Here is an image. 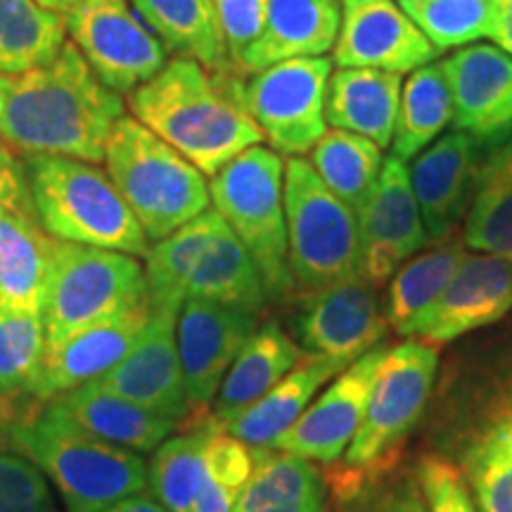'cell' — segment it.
I'll list each match as a JSON object with an SVG mask.
<instances>
[{
  "label": "cell",
  "instance_id": "cell-1",
  "mask_svg": "<svg viewBox=\"0 0 512 512\" xmlns=\"http://www.w3.org/2000/svg\"><path fill=\"white\" fill-rule=\"evenodd\" d=\"M121 117V95L93 74L72 41L43 67L0 76V138L22 157L102 164Z\"/></svg>",
  "mask_w": 512,
  "mask_h": 512
},
{
  "label": "cell",
  "instance_id": "cell-2",
  "mask_svg": "<svg viewBox=\"0 0 512 512\" xmlns=\"http://www.w3.org/2000/svg\"><path fill=\"white\" fill-rule=\"evenodd\" d=\"M235 76L233 69L209 72L192 57L176 55L128 95V105L140 124L211 178L264 140L235 95Z\"/></svg>",
  "mask_w": 512,
  "mask_h": 512
},
{
  "label": "cell",
  "instance_id": "cell-3",
  "mask_svg": "<svg viewBox=\"0 0 512 512\" xmlns=\"http://www.w3.org/2000/svg\"><path fill=\"white\" fill-rule=\"evenodd\" d=\"M36 221L55 240L147 256L150 240L117 185L98 164L24 157Z\"/></svg>",
  "mask_w": 512,
  "mask_h": 512
},
{
  "label": "cell",
  "instance_id": "cell-4",
  "mask_svg": "<svg viewBox=\"0 0 512 512\" xmlns=\"http://www.w3.org/2000/svg\"><path fill=\"white\" fill-rule=\"evenodd\" d=\"M8 444L55 484L69 512H100L147 486L140 453L81 432L50 406L36 418L19 420Z\"/></svg>",
  "mask_w": 512,
  "mask_h": 512
},
{
  "label": "cell",
  "instance_id": "cell-5",
  "mask_svg": "<svg viewBox=\"0 0 512 512\" xmlns=\"http://www.w3.org/2000/svg\"><path fill=\"white\" fill-rule=\"evenodd\" d=\"M105 171L152 242L169 238L211 204L207 176L133 114L112 128Z\"/></svg>",
  "mask_w": 512,
  "mask_h": 512
},
{
  "label": "cell",
  "instance_id": "cell-6",
  "mask_svg": "<svg viewBox=\"0 0 512 512\" xmlns=\"http://www.w3.org/2000/svg\"><path fill=\"white\" fill-rule=\"evenodd\" d=\"M209 195L259 268L268 302H287L294 283L287 256L285 159L271 147H249L211 176Z\"/></svg>",
  "mask_w": 512,
  "mask_h": 512
},
{
  "label": "cell",
  "instance_id": "cell-7",
  "mask_svg": "<svg viewBox=\"0 0 512 512\" xmlns=\"http://www.w3.org/2000/svg\"><path fill=\"white\" fill-rule=\"evenodd\" d=\"M143 304L150 294L136 256L55 240L43 306L48 349Z\"/></svg>",
  "mask_w": 512,
  "mask_h": 512
},
{
  "label": "cell",
  "instance_id": "cell-8",
  "mask_svg": "<svg viewBox=\"0 0 512 512\" xmlns=\"http://www.w3.org/2000/svg\"><path fill=\"white\" fill-rule=\"evenodd\" d=\"M285 219L294 292L361 275L356 211L332 195L304 157L285 159Z\"/></svg>",
  "mask_w": 512,
  "mask_h": 512
},
{
  "label": "cell",
  "instance_id": "cell-9",
  "mask_svg": "<svg viewBox=\"0 0 512 512\" xmlns=\"http://www.w3.org/2000/svg\"><path fill=\"white\" fill-rule=\"evenodd\" d=\"M332 57H297L235 76V95L280 157H304L328 133L325 100Z\"/></svg>",
  "mask_w": 512,
  "mask_h": 512
},
{
  "label": "cell",
  "instance_id": "cell-10",
  "mask_svg": "<svg viewBox=\"0 0 512 512\" xmlns=\"http://www.w3.org/2000/svg\"><path fill=\"white\" fill-rule=\"evenodd\" d=\"M439 354L420 339L387 347L354 441L344 453L349 467L370 470L380 465L413 430L430 401Z\"/></svg>",
  "mask_w": 512,
  "mask_h": 512
},
{
  "label": "cell",
  "instance_id": "cell-11",
  "mask_svg": "<svg viewBox=\"0 0 512 512\" xmlns=\"http://www.w3.org/2000/svg\"><path fill=\"white\" fill-rule=\"evenodd\" d=\"M64 22L69 41L117 95H131L169 62L166 43L128 8V0H93Z\"/></svg>",
  "mask_w": 512,
  "mask_h": 512
},
{
  "label": "cell",
  "instance_id": "cell-12",
  "mask_svg": "<svg viewBox=\"0 0 512 512\" xmlns=\"http://www.w3.org/2000/svg\"><path fill=\"white\" fill-rule=\"evenodd\" d=\"M377 290L380 287L368 283L363 275H354L323 290L299 294L294 335L304 354L354 363L380 347L389 323Z\"/></svg>",
  "mask_w": 512,
  "mask_h": 512
},
{
  "label": "cell",
  "instance_id": "cell-13",
  "mask_svg": "<svg viewBox=\"0 0 512 512\" xmlns=\"http://www.w3.org/2000/svg\"><path fill=\"white\" fill-rule=\"evenodd\" d=\"M361 275L382 287L430 242L408 176V162L389 155L366 202L356 211Z\"/></svg>",
  "mask_w": 512,
  "mask_h": 512
},
{
  "label": "cell",
  "instance_id": "cell-14",
  "mask_svg": "<svg viewBox=\"0 0 512 512\" xmlns=\"http://www.w3.org/2000/svg\"><path fill=\"white\" fill-rule=\"evenodd\" d=\"M439 57V50L408 17L399 0H342L332 64L411 74Z\"/></svg>",
  "mask_w": 512,
  "mask_h": 512
},
{
  "label": "cell",
  "instance_id": "cell-15",
  "mask_svg": "<svg viewBox=\"0 0 512 512\" xmlns=\"http://www.w3.org/2000/svg\"><path fill=\"white\" fill-rule=\"evenodd\" d=\"M512 311V264L501 256L475 252L444 287L439 299L408 325L401 337L446 344L489 328Z\"/></svg>",
  "mask_w": 512,
  "mask_h": 512
},
{
  "label": "cell",
  "instance_id": "cell-16",
  "mask_svg": "<svg viewBox=\"0 0 512 512\" xmlns=\"http://www.w3.org/2000/svg\"><path fill=\"white\" fill-rule=\"evenodd\" d=\"M259 328V316L204 299H185L176 318L185 396L190 411H204L219 394L235 356Z\"/></svg>",
  "mask_w": 512,
  "mask_h": 512
},
{
  "label": "cell",
  "instance_id": "cell-17",
  "mask_svg": "<svg viewBox=\"0 0 512 512\" xmlns=\"http://www.w3.org/2000/svg\"><path fill=\"white\" fill-rule=\"evenodd\" d=\"M384 354L387 344H380L344 368L325 392L311 401L292 430L271 448H280L311 463H337L361 427Z\"/></svg>",
  "mask_w": 512,
  "mask_h": 512
},
{
  "label": "cell",
  "instance_id": "cell-18",
  "mask_svg": "<svg viewBox=\"0 0 512 512\" xmlns=\"http://www.w3.org/2000/svg\"><path fill=\"white\" fill-rule=\"evenodd\" d=\"M453 95V128L484 150L512 136V57L494 43H472L441 60Z\"/></svg>",
  "mask_w": 512,
  "mask_h": 512
},
{
  "label": "cell",
  "instance_id": "cell-19",
  "mask_svg": "<svg viewBox=\"0 0 512 512\" xmlns=\"http://www.w3.org/2000/svg\"><path fill=\"white\" fill-rule=\"evenodd\" d=\"M176 318V313L152 309L136 347L95 382L159 418L183 422L192 411L178 358Z\"/></svg>",
  "mask_w": 512,
  "mask_h": 512
},
{
  "label": "cell",
  "instance_id": "cell-20",
  "mask_svg": "<svg viewBox=\"0 0 512 512\" xmlns=\"http://www.w3.org/2000/svg\"><path fill=\"white\" fill-rule=\"evenodd\" d=\"M484 152L475 138L453 128L411 159L408 176L430 242L451 238L465 221Z\"/></svg>",
  "mask_w": 512,
  "mask_h": 512
},
{
  "label": "cell",
  "instance_id": "cell-21",
  "mask_svg": "<svg viewBox=\"0 0 512 512\" xmlns=\"http://www.w3.org/2000/svg\"><path fill=\"white\" fill-rule=\"evenodd\" d=\"M150 316L152 306L143 304L50 347L31 399L53 401L81 384L98 380L136 347Z\"/></svg>",
  "mask_w": 512,
  "mask_h": 512
},
{
  "label": "cell",
  "instance_id": "cell-22",
  "mask_svg": "<svg viewBox=\"0 0 512 512\" xmlns=\"http://www.w3.org/2000/svg\"><path fill=\"white\" fill-rule=\"evenodd\" d=\"M342 0H268L266 27L242 55L238 74L247 76L297 57H325L335 48Z\"/></svg>",
  "mask_w": 512,
  "mask_h": 512
},
{
  "label": "cell",
  "instance_id": "cell-23",
  "mask_svg": "<svg viewBox=\"0 0 512 512\" xmlns=\"http://www.w3.org/2000/svg\"><path fill=\"white\" fill-rule=\"evenodd\" d=\"M48 406L81 432L136 453L155 451L178 427L174 420L159 418L136 403L105 392L95 380L57 396Z\"/></svg>",
  "mask_w": 512,
  "mask_h": 512
},
{
  "label": "cell",
  "instance_id": "cell-24",
  "mask_svg": "<svg viewBox=\"0 0 512 512\" xmlns=\"http://www.w3.org/2000/svg\"><path fill=\"white\" fill-rule=\"evenodd\" d=\"M53 249L34 214L0 207V309L43 316Z\"/></svg>",
  "mask_w": 512,
  "mask_h": 512
},
{
  "label": "cell",
  "instance_id": "cell-25",
  "mask_svg": "<svg viewBox=\"0 0 512 512\" xmlns=\"http://www.w3.org/2000/svg\"><path fill=\"white\" fill-rule=\"evenodd\" d=\"M351 363L342 358L306 354L299 366L290 370L271 392L252 403L223 430L249 448H268L292 430L294 422L311 406L320 389L330 384Z\"/></svg>",
  "mask_w": 512,
  "mask_h": 512
},
{
  "label": "cell",
  "instance_id": "cell-26",
  "mask_svg": "<svg viewBox=\"0 0 512 512\" xmlns=\"http://www.w3.org/2000/svg\"><path fill=\"white\" fill-rule=\"evenodd\" d=\"M403 76L377 69H332L325 100L328 126L392 147Z\"/></svg>",
  "mask_w": 512,
  "mask_h": 512
},
{
  "label": "cell",
  "instance_id": "cell-27",
  "mask_svg": "<svg viewBox=\"0 0 512 512\" xmlns=\"http://www.w3.org/2000/svg\"><path fill=\"white\" fill-rule=\"evenodd\" d=\"M304 356V349L275 320L259 325L223 377L214 399V420L219 425H228L238 418L297 368Z\"/></svg>",
  "mask_w": 512,
  "mask_h": 512
},
{
  "label": "cell",
  "instance_id": "cell-28",
  "mask_svg": "<svg viewBox=\"0 0 512 512\" xmlns=\"http://www.w3.org/2000/svg\"><path fill=\"white\" fill-rule=\"evenodd\" d=\"M254 470L233 512H323L328 489L311 460L280 448H252Z\"/></svg>",
  "mask_w": 512,
  "mask_h": 512
},
{
  "label": "cell",
  "instance_id": "cell-29",
  "mask_svg": "<svg viewBox=\"0 0 512 512\" xmlns=\"http://www.w3.org/2000/svg\"><path fill=\"white\" fill-rule=\"evenodd\" d=\"M188 299L233 306L254 316L266 309L268 294L259 268L223 219L192 268Z\"/></svg>",
  "mask_w": 512,
  "mask_h": 512
},
{
  "label": "cell",
  "instance_id": "cell-30",
  "mask_svg": "<svg viewBox=\"0 0 512 512\" xmlns=\"http://www.w3.org/2000/svg\"><path fill=\"white\" fill-rule=\"evenodd\" d=\"M463 242L512 264V136L484 152L463 221Z\"/></svg>",
  "mask_w": 512,
  "mask_h": 512
},
{
  "label": "cell",
  "instance_id": "cell-31",
  "mask_svg": "<svg viewBox=\"0 0 512 512\" xmlns=\"http://www.w3.org/2000/svg\"><path fill=\"white\" fill-rule=\"evenodd\" d=\"M131 5L166 48L192 57L209 72H228L226 43L211 0H131Z\"/></svg>",
  "mask_w": 512,
  "mask_h": 512
},
{
  "label": "cell",
  "instance_id": "cell-32",
  "mask_svg": "<svg viewBox=\"0 0 512 512\" xmlns=\"http://www.w3.org/2000/svg\"><path fill=\"white\" fill-rule=\"evenodd\" d=\"M467 247L463 238L434 242V247L418 252L403 264L387 283V302L384 316L396 335H403L415 318L422 316L437 302L444 287L463 264Z\"/></svg>",
  "mask_w": 512,
  "mask_h": 512
},
{
  "label": "cell",
  "instance_id": "cell-33",
  "mask_svg": "<svg viewBox=\"0 0 512 512\" xmlns=\"http://www.w3.org/2000/svg\"><path fill=\"white\" fill-rule=\"evenodd\" d=\"M453 124V95L444 64L434 60L408 74L401 88L392 157L411 162Z\"/></svg>",
  "mask_w": 512,
  "mask_h": 512
},
{
  "label": "cell",
  "instance_id": "cell-34",
  "mask_svg": "<svg viewBox=\"0 0 512 512\" xmlns=\"http://www.w3.org/2000/svg\"><path fill=\"white\" fill-rule=\"evenodd\" d=\"M221 216L216 209H207L204 214L185 223L169 238L155 242L145 256V283L150 294V306L157 311L176 313L188 299V280L200 259L204 247L209 245L211 235L219 226Z\"/></svg>",
  "mask_w": 512,
  "mask_h": 512
},
{
  "label": "cell",
  "instance_id": "cell-35",
  "mask_svg": "<svg viewBox=\"0 0 512 512\" xmlns=\"http://www.w3.org/2000/svg\"><path fill=\"white\" fill-rule=\"evenodd\" d=\"M67 43V22L38 0H0V76L55 60Z\"/></svg>",
  "mask_w": 512,
  "mask_h": 512
},
{
  "label": "cell",
  "instance_id": "cell-36",
  "mask_svg": "<svg viewBox=\"0 0 512 512\" xmlns=\"http://www.w3.org/2000/svg\"><path fill=\"white\" fill-rule=\"evenodd\" d=\"M309 164L332 195L358 211L382 174V147L349 131L328 128L309 152Z\"/></svg>",
  "mask_w": 512,
  "mask_h": 512
},
{
  "label": "cell",
  "instance_id": "cell-37",
  "mask_svg": "<svg viewBox=\"0 0 512 512\" xmlns=\"http://www.w3.org/2000/svg\"><path fill=\"white\" fill-rule=\"evenodd\" d=\"M216 427L223 425L209 418L195 430L169 437L155 448V456L147 467V484L152 498L169 512H192L202 479L204 448Z\"/></svg>",
  "mask_w": 512,
  "mask_h": 512
},
{
  "label": "cell",
  "instance_id": "cell-38",
  "mask_svg": "<svg viewBox=\"0 0 512 512\" xmlns=\"http://www.w3.org/2000/svg\"><path fill=\"white\" fill-rule=\"evenodd\" d=\"M463 470L482 512H512V413L465 448Z\"/></svg>",
  "mask_w": 512,
  "mask_h": 512
},
{
  "label": "cell",
  "instance_id": "cell-39",
  "mask_svg": "<svg viewBox=\"0 0 512 512\" xmlns=\"http://www.w3.org/2000/svg\"><path fill=\"white\" fill-rule=\"evenodd\" d=\"M48 339L43 316L0 309V396H31L43 375Z\"/></svg>",
  "mask_w": 512,
  "mask_h": 512
},
{
  "label": "cell",
  "instance_id": "cell-40",
  "mask_svg": "<svg viewBox=\"0 0 512 512\" xmlns=\"http://www.w3.org/2000/svg\"><path fill=\"white\" fill-rule=\"evenodd\" d=\"M439 50H458L491 36L494 0H399Z\"/></svg>",
  "mask_w": 512,
  "mask_h": 512
},
{
  "label": "cell",
  "instance_id": "cell-41",
  "mask_svg": "<svg viewBox=\"0 0 512 512\" xmlns=\"http://www.w3.org/2000/svg\"><path fill=\"white\" fill-rule=\"evenodd\" d=\"M252 448L216 427L204 448L202 479L192 512H233L235 503L252 477Z\"/></svg>",
  "mask_w": 512,
  "mask_h": 512
},
{
  "label": "cell",
  "instance_id": "cell-42",
  "mask_svg": "<svg viewBox=\"0 0 512 512\" xmlns=\"http://www.w3.org/2000/svg\"><path fill=\"white\" fill-rule=\"evenodd\" d=\"M0 512H55L46 475L19 453L0 451Z\"/></svg>",
  "mask_w": 512,
  "mask_h": 512
},
{
  "label": "cell",
  "instance_id": "cell-43",
  "mask_svg": "<svg viewBox=\"0 0 512 512\" xmlns=\"http://www.w3.org/2000/svg\"><path fill=\"white\" fill-rule=\"evenodd\" d=\"M216 22H219L230 69L238 74L242 55L259 41L266 27L268 0H211Z\"/></svg>",
  "mask_w": 512,
  "mask_h": 512
},
{
  "label": "cell",
  "instance_id": "cell-44",
  "mask_svg": "<svg viewBox=\"0 0 512 512\" xmlns=\"http://www.w3.org/2000/svg\"><path fill=\"white\" fill-rule=\"evenodd\" d=\"M418 484L427 512H482L472 503L463 475L444 458H425L418 467Z\"/></svg>",
  "mask_w": 512,
  "mask_h": 512
},
{
  "label": "cell",
  "instance_id": "cell-45",
  "mask_svg": "<svg viewBox=\"0 0 512 512\" xmlns=\"http://www.w3.org/2000/svg\"><path fill=\"white\" fill-rule=\"evenodd\" d=\"M0 207L34 214L24 162H19L15 150L3 138H0Z\"/></svg>",
  "mask_w": 512,
  "mask_h": 512
},
{
  "label": "cell",
  "instance_id": "cell-46",
  "mask_svg": "<svg viewBox=\"0 0 512 512\" xmlns=\"http://www.w3.org/2000/svg\"><path fill=\"white\" fill-rule=\"evenodd\" d=\"M489 38L512 57V0H494V27Z\"/></svg>",
  "mask_w": 512,
  "mask_h": 512
},
{
  "label": "cell",
  "instance_id": "cell-47",
  "mask_svg": "<svg viewBox=\"0 0 512 512\" xmlns=\"http://www.w3.org/2000/svg\"><path fill=\"white\" fill-rule=\"evenodd\" d=\"M100 512H169L164 508V505H159L155 498H147V496H128L124 501L114 503V505H107L105 510Z\"/></svg>",
  "mask_w": 512,
  "mask_h": 512
},
{
  "label": "cell",
  "instance_id": "cell-48",
  "mask_svg": "<svg viewBox=\"0 0 512 512\" xmlns=\"http://www.w3.org/2000/svg\"><path fill=\"white\" fill-rule=\"evenodd\" d=\"M22 420L19 418V406L12 396H0V444L10 439L12 427Z\"/></svg>",
  "mask_w": 512,
  "mask_h": 512
},
{
  "label": "cell",
  "instance_id": "cell-49",
  "mask_svg": "<svg viewBox=\"0 0 512 512\" xmlns=\"http://www.w3.org/2000/svg\"><path fill=\"white\" fill-rule=\"evenodd\" d=\"M382 512H427V505L422 501V494L408 491V494L394 496L392 501L384 505Z\"/></svg>",
  "mask_w": 512,
  "mask_h": 512
},
{
  "label": "cell",
  "instance_id": "cell-50",
  "mask_svg": "<svg viewBox=\"0 0 512 512\" xmlns=\"http://www.w3.org/2000/svg\"><path fill=\"white\" fill-rule=\"evenodd\" d=\"M38 3H41L43 8L57 12V15L67 17V15H72L74 10L83 8V5L93 3V0H38Z\"/></svg>",
  "mask_w": 512,
  "mask_h": 512
}]
</instances>
